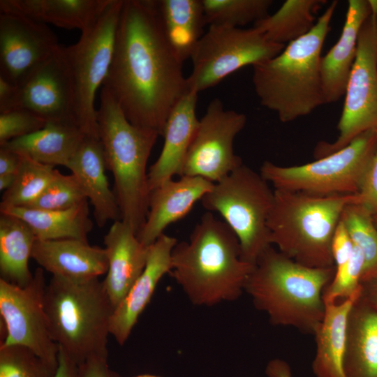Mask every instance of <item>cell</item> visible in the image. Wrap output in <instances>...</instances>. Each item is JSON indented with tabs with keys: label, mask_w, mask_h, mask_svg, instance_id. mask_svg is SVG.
<instances>
[{
	"label": "cell",
	"mask_w": 377,
	"mask_h": 377,
	"mask_svg": "<svg viewBox=\"0 0 377 377\" xmlns=\"http://www.w3.org/2000/svg\"><path fill=\"white\" fill-rule=\"evenodd\" d=\"M183 63L163 31L157 0H124L102 87L132 124L163 136L171 111L189 91Z\"/></svg>",
	"instance_id": "obj_1"
},
{
	"label": "cell",
	"mask_w": 377,
	"mask_h": 377,
	"mask_svg": "<svg viewBox=\"0 0 377 377\" xmlns=\"http://www.w3.org/2000/svg\"><path fill=\"white\" fill-rule=\"evenodd\" d=\"M253 267L242 259L232 229L207 212L188 242H177L173 248L169 274L193 304L212 306L239 298Z\"/></svg>",
	"instance_id": "obj_2"
},
{
	"label": "cell",
	"mask_w": 377,
	"mask_h": 377,
	"mask_svg": "<svg viewBox=\"0 0 377 377\" xmlns=\"http://www.w3.org/2000/svg\"><path fill=\"white\" fill-rule=\"evenodd\" d=\"M338 1H333L306 35L277 56L252 66V82L262 106L283 123L311 114L326 104L321 75V51L330 31Z\"/></svg>",
	"instance_id": "obj_3"
},
{
	"label": "cell",
	"mask_w": 377,
	"mask_h": 377,
	"mask_svg": "<svg viewBox=\"0 0 377 377\" xmlns=\"http://www.w3.org/2000/svg\"><path fill=\"white\" fill-rule=\"evenodd\" d=\"M334 274L335 267H306L270 246L249 274L244 292L271 324L314 334L325 313L323 292Z\"/></svg>",
	"instance_id": "obj_4"
},
{
	"label": "cell",
	"mask_w": 377,
	"mask_h": 377,
	"mask_svg": "<svg viewBox=\"0 0 377 377\" xmlns=\"http://www.w3.org/2000/svg\"><path fill=\"white\" fill-rule=\"evenodd\" d=\"M274 190L267 219L271 244L304 266L335 267L332 240L344 208L357 202V193L319 195Z\"/></svg>",
	"instance_id": "obj_5"
},
{
	"label": "cell",
	"mask_w": 377,
	"mask_h": 377,
	"mask_svg": "<svg viewBox=\"0 0 377 377\" xmlns=\"http://www.w3.org/2000/svg\"><path fill=\"white\" fill-rule=\"evenodd\" d=\"M97 113L98 138L107 170L113 175L121 220L129 224L137 234L148 212L150 190L147 165L159 135L132 124L103 87Z\"/></svg>",
	"instance_id": "obj_6"
},
{
	"label": "cell",
	"mask_w": 377,
	"mask_h": 377,
	"mask_svg": "<svg viewBox=\"0 0 377 377\" xmlns=\"http://www.w3.org/2000/svg\"><path fill=\"white\" fill-rule=\"evenodd\" d=\"M44 304L53 340L76 364L108 356L114 308L98 278L71 280L52 276L46 285Z\"/></svg>",
	"instance_id": "obj_7"
},
{
	"label": "cell",
	"mask_w": 377,
	"mask_h": 377,
	"mask_svg": "<svg viewBox=\"0 0 377 377\" xmlns=\"http://www.w3.org/2000/svg\"><path fill=\"white\" fill-rule=\"evenodd\" d=\"M274 190L260 173L242 164L202 198L204 208L218 212L238 238L242 259L255 265L270 246L267 219Z\"/></svg>",
	"instance_id": "obj_8"
},
{
	"label": "cell",
	"mask_w": 377,
	"mask_h": 377,
	"mask_svg": "<svg viewBox=\"0 0 377 377\" xmlns=\"http://www.w3.org/2000/svg\"><path fill=\"white\" fill-rule=\"evenodd\" d=\"M377 149V130H369L346 147L315 161L281 166L265 161L260 174L274 189L319 195L356 194Z\"/></svg>",
	"instance_id": "obj_9"
},
{
	"label": "cell",
	"mask_w": 377,
	"mask_h": 377,
	"mask_svg": "<svg viewBox=\"0 0 377 377\" xmlns=\"http://www.w3.org/2000/svg\"><path fill=\"white\" fill-rule=\"evenodd\" d=\"M123 1L111 0L75 44L61 47L72 85L75 121L87 136L98 138L94 100L110 66Z\"/></svg>",
	"instance_id": "obj_10"
},
{
	"label": "cell",
	"mask_w": 377,
	"mask_h": 377,
	"mask_svg": "<svg viewBox=\"0 0 377 377\" xmlns=\"http://www.w3.org/2000/svg\"><path fill=\"white\" fill-rule=\"evenodd\" d=\"M285 47L267 40L253 27L209 25L190 58L188 89L199 94L245 66L277 56Z\"/></svg>",
	"instance_id": "obj_11"
},
{
	"label": "cell",
	"mask_w": 377,
	"mask_h": 377,
	"mask_svg": "<svg viewBox=\"0 0 377 377\" xmlns=\"http://www.w3.org/2000/svg\"><path fill=\"white\" fill-rule=\"evenodd\" d=\"M337 128L339 135L334 142L316 145V159L344 148L367 131L377 130V16L371 13L360 31Z\"/></svg>",
	"instance_id": "obj_12"
},
{
	"label": "cell",
	"mask_w": 377,
	"mask_h": 377,
	"mask_svg": "<svg viewBox=\"0 0 377 377\" xmlns=\"http://www.w3.org/2000/svg\"><path fill=\"white\" fill-rule=\"evenodd\" d=\"M46 285L41 267L25 287L0 279V314L6 331L1 346L26 347L56 371L59 346L51 336L45 314Z\"/></svg>",
	"instance_id": "obj_13"
},
{
	"label": "cell",
	"mask_w": 377,
	"mask_h": 377,
	"mask_svg": "<svg viewBox=\"0 0 377 377\" xmlns=\"http://www.w3.org/2000/svg\"><path fill=\"white\" fill-rule=\"evenodd\" d=\"M246 123L244 114L226 110L219 98H214L199 120L182 176L200 177L215 184L240 167L242 161L233 143Z\"/></svg>",
	"instance_id": "obj_14"
},
{
	"label": "cell",
	"mask_w": 377,
	"mask_h": 377,
	"mask_svg": "<svg viewBox=\"0 0 377 377\" xmlns=\"http://www.w3.org/2000/svg\"><path fill=\"white\" fill-rule=\"evenodd\" d=\"M15 109L29 111L47 124L78 126L74 114L71 82L61 46L56 54L32 69L16 84L8 111Z\"/></svg>",
	"instance_id": "obj_15"
},
{
	"label": "cell",
	"mask_w": 377,
	"mask_h": 377,
	"mask_svg": "<svg viewBox=\"0 0 377 377\" xmlns=\"http://www.w3.org/2000/svg\"><path fill=\"white\" fill-rule=\"evenodd\" d=\"M47 24L10 13L0 14V77L17 84L60 49Z\"/></svg>",
	"instance_id": "obj_16"
},
{
	"label": "cell",
	"mask_w": 377,
	"mask_h": 377,
	"mask_svg": "<svg viewBox=\"0 0 377 377\" xmlns=\"http://www.w3.org/2000/svg\"><path fill=\"white\" fill-rule=\"evenodd\" d=\"M177 243L175 237L164 233L149 246L143 272L110 318V334L120 346L127 341L160 280L170 272L172 251Z\"/></svg>",
	"instance_id": "obj_17"
},
{
	"label": "cell",
	"mask_w": 377,
	"mask_h": 377,
	"mask_svg": "<svg viewBox=\"0 0 377 377\" xmlns=\"http://www.w3.org/2000/svg\"><path fill=\"white\" fill-rule=\"evenodd\" d=\"M214 184L200 177L182 176L151 190L145 222L137 233L140 242L151 246L169 225L187 215Z\"/></svg>",
	"instance_id": "obj_18"
},
{
	"label": "cell",
	"mask_w": 377,
	"mask_h": 377,
	"mask_svg": "<svg viewBox=\"0 0 377 377\" xmlns=\"http://www.w3.org/2000/svg\"><path fill=\"white\" fill-rule=\"evenodd\" d=\"M103 242L108 269L103 284L115 309L143 272L149 247L142 244L130 225L121 219L113 222Z\"/></svg>",
	"instance_id": "obj_19"
},
{
	"label": "cell",
	"mask_w": 377,
	"mask_h": 377,
	"mask_svg": "<svg viewBox=\"0 0 377 377\" xmlns=\"http://www.w3.org/2000/svg\"><path fill=\"white\" fill-rule=\"evenodd\" d=\"M198 93L189 90L177 103L168 117L163 138L161 152L148 171L150 191L182 176L186 156L198 126L196 105Z\"/></svg>",
	"instance_id": "obj_20"
},
{
	"label": "cell",
	"mask_w": 377,
	"mask_h": 377,
	"mask_svg": "<svg viewBox=\"0 0 377 377\" xmlns=\"http://www.w3.org/2000/svg\"><path fill=\"white\" fill-rule=\"evenodd\" d=\"M31 258L52 276L71 280L98 278L108 269L105 248L77 239H36Z\"/></svg>",
	"instance_id": "obj_21"
},
{
	"label": "cell",
	"mask_w": 377,
	"mask_h": 377,
	"mask_svg": "<svg viewBox=\"0 0 377 377\" xmlns=\"http://www.w3.org/2000/svg\"><path fill=\"white\" fill-rule=\"evenodd\" d=\"M371 11L368 0H349L345 22L337 43L321 57L320 75L326 103L345 95L355 61L360 31Z\"/></svg>",
	"instance_id": "obj_22"
},
{
	"label": "cell",
	"mask_w": 377,
	"mask_h": 377,
	"mask_svg": "<svg viewBox=\"0 0 377 377\" xmlns=\"http://www.w3.org/2000/svg\"><path fill=\"white\" fill-rule=\"evenodd\" d=\"M67 168L92 205L98 227L103 228L109 221L121 219L115 194L105 174L107 168L99 138L87 135Z\"/></svg>",
	"instance_id": "obj_23"
},
{
	"label": "cell",
	"mask_w": 377,
	"mask_h": 377,
	"mask_svg": "<svg viewBox=\"0 0 377 377\" xmlns=\"http://www.w3.org/2000/svg\"><path fill=\"white\" fill-rule=\"evenodd\" d=\"M111 0H1V13L27 17L45 24L77 29L91 28Z\"/></svg>",
	"instance_id": "obj_24"
},
{
	"label": "cell",
	"mask_w": 377,
	"mask_h": 377,
	"mask_svg": "<svg viewBox=\"0 0 377 377\" xmlns=\"http://www.w3.org/2000/svg\"><path fill=\"white\" fill-rule=\"evenodd\" d=\"M360 295L340 302H325L323 318L313 334L316 353L312 371L316 377H346L343 360L348 316Z\"/></svg>",
	"instance_id": "obj_25"
},
{
	"label": "cell",
	"mask_w": 377,
	"mask_h": 377,
	"mask_svg": "<svg viewBox=\"0 0 377 377\" xmlns=\"http://www.w3.org/2000/svg\"><path fill=\"white\" fill-rule=\"evenodd\" d=\"M343 369L346 377H377V309L360 295L348 316Z\"/></svg>",
	"instance_id": "obj_26"
},
{
	"label": "cell",
	"mask_w": 377,
	"mask_h": 377,
	"mask_svg": "<svg viewBox=\"0 0 377 377\" xmlns=\"http://www.w3.org/2000/svg\"><path fill=\"white\" fill-rule=\"evenodd\" d=\"M86 136L75 125L47 123L42 129L0 147L43 164L67 168Z\"/></svg>",
	"instance_id": "obj_27"
},
{
	"label": "cell",
	"mask_w": 377,
	"mask_h": 377,
	"mask_svg": "<svg viewBox=\"0 0 377 377\" xmlns=\"http://www.w3.org/2000/svg\"><path fill=\"white\" fill-rule=\"evenodd\" d=\"M26 222L36 239H77L88 241L93 228L88 200L69 209L43 211L28 207H10L0 210Z\"/></svg>",
	"instance_id": "obj_28"
},
{
	"label": "cell",
	"mask_w": 377,
	"mask_h": 377,
	"mask_svg": "<svg viewBox=\"0 0 377 377\" xmlns=\"http://www.w3.org/2000/svg\"><path fill=\"white\" fill-rule=\"evenodd\" d=\"M165 36L178 58L191 56L207 24L202 0H157Z\"/></svg>",
	"instance_id": "obj_29"
},
{
	"label": "cell",
	"mask_w": 377,
	"mask_h": 377,
	"mask_svg": "<svg viewBox=\"0 0 377 377\" xmlns=\"http://www.w3.org/2000/svg\"><path fill=\"white\" fill-rule=\"evenodd\" d=\"M36 237L21 219L5 213L0 216L1 279L25 287L33 279L29 260Z\"/></svg>",
	"instance_id": "obj_30"
},
{
	"label": "cell",
	"mask_w": 377,
	"mask_h": 377,
	"mask_svg": "<svg viewBox=\"0 0 377 377\" xmlns=\"http://www.w3.org/2000/svg\"><path fill=\"white\" fill-rule=\"evenodd\" d=\"M327 1L287 0L274 14L257 21L253 27L274 43L284 45L308 34L315 24V14Z\"/></svg>",
	"instance_id": "obj_31"
},
{
	"label": "cell",
	"mask_w": 377,
	"mask_h": 377,
	"mask_svg": "<svg viewBox=\"0 0 377 377\" xmlns=\"http://www.w3.org/2000/svg\"><path fill=\"white\" fill-rule=\"evenodd\" d=\"M21 163L13 186L3 192L0 210L27 207L35 201L55 177L54 166L43 164L21 155Z\"/></svg>",
	"instance_id": "obj_32"
},
{
	"label": "cell",
	"mask_w": 377,
	"mask_h": 377,
	"mask_svg": "<svg viewBox=\"0 0 377 377\" xmlns=\"http://www.w3.org/2000/svg\"><path fill=\"white\" fill-rule=\"evenodd\" d=\"M341 221L353 244L364 256L362 283L377 274V227L373 216L357 203H350L344 208Z\"/></svg>",
	"instance_id": "obj_33"
},
{
	"label": "cell",
	"mask_w": 377,
	"mask_h": 377,
	"mask_svg": "<svg viewBox=\"0 0 377 377\" xmlns=\"http://www.w3.org/2000/svg\"><path fill=\"white\" fill-rule=\"evenodd\" d=\"M207 23L239 27L266 17L272 0H202Z\"/></svg>",
	"instance_id": "obj_34"
},
{
	"label": "cell",
	"mask_w": 377,
	"mask_h": 377,
	"mask_svg": "<svg viewBox=\"0 0 377 377\" xmlns=\"http://www.w3.org/2000/svg\"><path fill=\"white\" fill-rule=\"evenodd\" d=\"M87 200L77 179L59 170L40 195L28 208L54 211L69 209Z\"/></svg>",
	"instance_id": "obj_35"
},
{
	"label": "cell",
	"mask_w": 377,
	"mask_h": 377,
	"mask_svg": "<svg viewBox=\"0 0 377 377\" xmlns=\"http://www.w3.org/2000/svg\"><path fill=\"white\" fill-rule=\"evenodd\" d=\"M55 371L26 347L0 346V377H54Z\"/></svg>",
	"instance_id": "obj_36"
},
{
	"label": "cell",
	"mask_w": 377,
	"mask_h": 377,
	"mask_svg": "<svg viewBox=\"0 0 377 377\" xmlns=\"http://www.w3.org/2000/svg\"><path fill=\"white\" fill-rule=\"evenodd\" d=\"M364 265L362 253L354 245L350 260L341 267L335 268L334 278L323 292L324 302L343 301L360 293Z\"/></svg>",
	"instance_id": "obj_37"
},
{
	"label": "cell",
	"mask_w": 377,
	"mask_h": 377,
	"mask_svg": "<svg viewBox=\"0 0 377 377\" xmlns=\"http://www.w3.org/2000/svg\"><path fill=\"white\" fill-rule=\"evenodd\" d=\"M46 124L43 119L25 110L15 109L0 113V145L32 134Z\"/></svg>",
	"instance_id": "obj_38"
},
{
	"label": "cell",
	"mask_w": 377,
	"mask_h": 377,
	"mask_svg": "<svg viewBox=\"0 0 377 377\" xmlns=\"http://www.w3.org/2000/svg\"><path fill=\"white\" fill-rule=\"evenodd\" d=\"M357 196V204L362 206L372 216L377 215V149Z\"/></svg>",
	"instance_id": "obj_39"
},
{
	"label": "cell",
	"mask_w": 377,
	"mask_h": 377,
	"mask_svg": "<svg viewBox=\"0 0 377 377\" xmlns=\"http://www.w3.org/2000/svg\"><path fill=\"white\" fill-rule=\"evenodd\" d=\"M353 249V242L340 219L331 244V253L336 269L344 265L350 260Z\"/></svg>",
	"instance_id": "obj_40"
},
{
	"label": "cell",
	"mask_w": 377,
	"mask_h": 377,
	"mask_svg": "<svg viewBox=\"0 0 377 377\" xmlns=\"http://www.w3.org/2000/svg\"><path fill=\"white\" fill-rule=\"evenodd\" d=\"M79 368L80 377H116L109 368L108 356L89 358Z\"/></svg>",
	"instance_id": "obj_41"
},
{
	"label": "cell",
	"mask_w": 377,
	"mask_h": 377,
	"mask_svg": "<svg viewBox=\"0 0 377 377\" xmlns=\"http://www.w3.org/2000/svg\"><path fill=\"white\" fill-rule=\"evenodd\" d=\"M21 155L8 148L0 147V175L16 174L20 163Z\"/></svg>",
	"instance_id": "obj_42"
},
{
	"label": "cell",
	"mask_w": 377,
	"mask_h": 377,
	"mask_svg": "<svg viewBox=\"0 0 377 377\" xmlns=\"http://www.w3.org/2000/svg\"><path fill=\"white\" fill-rule=\"evenodd\" d=\"M54 377H80L79 366L59 346L58 366Z\"/></svg>",
	"instance_id": "obj_43"
},
{
	"label": "cell",
	"mask_w": 377,
	"mask_h": 377,
	"mask_svg": "<svg viewBox=\"0 0 377 377\" xmlns=\"http://www.w3.org/2000/svg\"><path fill=\"white\" fill-rule=\"evenodd\" d=\"M15 89V84L0 77V113L10 110Z\"/></svg>",
	"instance_id": "obj_44"
},
{
	"label": "cell",
	"mask_w": 377,
	"mask_h": 377,
	"mask_svg": "<svg viewBox=\"0 0 377 377\" xmlns=\"http://www.w3.org/2000/svg\"><path fill=\"white\" fill-rule=\"evenodd\" d=\"M265 374L267 377H293L290 365L279 358L273 359L267 363Z\"/></svg>",
	"instance_id": "obj_45"
},
{
	"label": "cell",
	"mask_w": 377,
	"mask_h": 377,
	"mask_svg": "<svg viewBox=\"0 0 377 377\" xmlns=\"http://www.w3.org/2000/svg\"><path fill=\"white\" fill-rule=\"evenodd\" d=\"M360 296L377 309V274L361 283Z\"/></svg>",
	"instance_id": "obj_46"
},
{
	"label": "cell",
	"mask_w": 377,
	"mask_h": 377,
	"mask_svg": "<svg viewBox=\"0 0 377 377\" xmlns=\"http://www.w3.org/2000/svg\"><path fill=\"white\" fill-rule=\"evenodd\" d=\"M16 174H8L0 175V191H6L13 184Z\"/></svg>",
	"instance_id": "obj_47"
},
{
	"label": "cell",
	"mask_w": 377,
	"mask_h": 377,
	"mask_svg": "<svg viewBox=\"0 0 377 377\" xmlns=\"http://www.w3.org/2000/svg\"><path fill=\"white\" fill-rule=\"evenodd\" d=\"M371 14L377 16V0H368Z\"/></svg>",
	"instance_id": "obj_48"
},
{
	"label": "cell",
	"mask_w": 377,
	"mask_h": 377,
	"mask_svg": "<svg viewBox=\"0 0 377 377\" xmlns=\"http://www.w3.org/2000/svg\"><path fill=\"white\" fill-rule=\"evenodd\" d=\"M133 377H161V376L152 375V374H141V375H138Z\"/></svg>",
	"instance_id": "obj_49"
},
{
	"label": "cell",
	"mask_w": 377,
	"mask_h": 377,
	"mask_svg": "<svg viewBox=\"0 0 377 377\" xmlns=\"http://www.w3.org/2000/svg\"><path fill=\"white\" fill-rule=\"evenodd\" d=\"M373 220H374V224L377 227V215L373 216Z\"/></svg>",
	"instance_id": "obj_50"
}]
</instances>
